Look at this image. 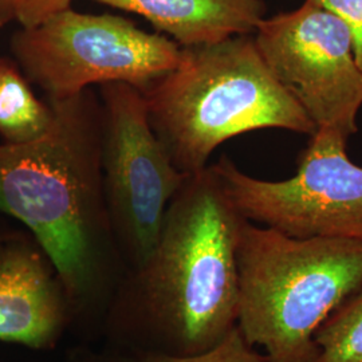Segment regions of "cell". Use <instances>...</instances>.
<instances>
[{"label": "cell", "mask_w": 362, "mask_h": 362, "mask_svg": "<svg viewBox=\"0 0 362 362\" xmlns=\"http://www.w3.org/2000/svg\"><path fill=\"white\" fill-rule=\"evenodd\" d=\"M338 16L349 31L356 61L362 71V0H311Z\"/></svg>", "instance_id": "obj_14"}, {"label": "cell", "mask_w": 362, "mask_h": 362, "mask_svg": "<svg viewBox=\"0 0 362 362\" xmlns=\"http://www.w3.org/2000/svg\"><path fill=\"white\" fill-rule=\"evenodd\" d=\"M314 362H362V282L321 325Z\"/></svg>", "instance_id": "obj_13"}, {"label": "cell", "mask_w": 362, "mask_h": 362, "mask_svg": "<svg viewBox=\"0 0 362 362\" xmlns=\"http://www.w3.org/2000/svg\"><path fill=\"white\" fill-rule=\"evenodd\" d=\"M54 112L34 94L11 58H0V137L3 143L38 140L52 127Z\"/></svg>", "instance_id": "obj_11"}, {"label": "cell", "mask_w": 362, "mask_h": 362, "mask_svg": "<svg viewBox=\"0 0 362 362\" xmlns=\"http://www.w3.org/2000/svg\"><path fill=\"white\" fill-rule=\"evenodd\" d=\"M252 37L272 76L315 129L346 141L357 133L362 71L338 16L305 0L293 11L262 19Z\"/></svg>", "instance_id": "obj_8"}, {"label": "cell", "mask_w": 362, "mask_h": 362, "mask_svg": "<svg viewBox=\"0 0 362 362\" xmlns=\"http://www.w3.org/2000/svg\"><path fill=\"white\" fill-rule=\"evenodd\" d=\"M105 200L128 272L153 251L165 211L188 175L176 168L151 127L144 94L124 82L100 86Z\"/></svg>", "instance_id": "obj_6"}, {"label": "cell", "mask_w": 362, "mask_h": 362, "mask_svg": "<svg viewBox=\"0 0 362 362\" xmlns=\"http://www.w3.org/2000/svg\"><path fill=\"white\" fill-rule=\"evenodd\" d=\"M145 18L180 47L254 34L266 18L263 0H94Z\"/></svg>", "instance_id": "obj_10"}, {"label": "cell", "mask_w": 362, "mask_h": 362, "mask_svg": "<svg viewBox=\"0 0 362 362\" xmlns=\"http://www.w3.org/2000/svg\"><path fill=\"white\" fill-rule=\"evenodd\" d=\"M71 327L65 286L28 233L0 239V342L52 350Z\"/></svg>", "instance_id": "obj_9"}, {"label": "cell", "mask_w": 362, "mask_h": 362, "mask_svg": "<svg viewBox=\"0 0 362 362\" xmlns=\"http://www.w3.org/2000/svg\"><path fill=\"white\" fill-rule=\"evenodd\" d=\"M143 94L152 129L185 175L207 168L219 145L248 132L317 130L272 76L252 34L181 47L175 69Z\"/></svg>", "instance_id": "obj_3"}, {"label": "cell", "mask_w": 362, "mask_h": 362, "mask_svg": "<svg viewBox=\"0 0 362 362\" xmlns=\"http://www.w3.org/2000/svg\"><path fill=\"white\" fill-rule=\"evenodd\" d=\"M73 0H13V22L28 28L71 6Z\"/></svg>", "instance_id": "obj_15"}, {"label": "cell", "mask_w": 362, "mask_h": 362, "mask_svg": "<svg viewBox=\"0 0 362 362\" xmlns=\"http://www.w3.org/2000/svg\"><path fill=\"white\" fill-rule=\"evenodd\" d=\"M15 64L47 101L65 100L93 85L124 82L144 93L180 59L172 39L146 33L113 13L71 7L34 27H19L10 40Z\"/></svg>", "instance_id": "obj_5"}, {"label": "cell", "mask_w": 362, "mask_h": 362, "mask_svg": "<svg viewBox=\"0 0 362 362\" xmlns=\"http://www.w3.org/2000/svg\"><path fill=\"white\" fill-rule=\"evenodd\" d=\"M346 140L317 130L286 180L255 179L223 156L212 169L235 207L251 223L287 236L362 242V165L346 153Z\"/></svg>", "instance_id": "obj_7"}, {"label": "cell", "mask_w": 362, "mask_h": 362, "mask_svg": "<svg viewBox=\"0 0 362 362\" xmlns=\"http://www.w3.org/2000/svg\"><path fill=\"white\" fill-rule=\"evenodd\" d=\"M238 329L269 362H314L315 334L362 282V242L287 236L247 220L238 246Z\"/></svg>", "instance_id": "obj_4"}, {"label": "cell", "mask_w": 362, "mask_h": 362, "mask_svg": "<svg viewBox=\"0 0 362 362\" xmlns=\"http://www.w3.org/2000/svg\"><path fill=\"white\" fill-rule=\"evenodd\" d=\"M246 218L211 165L170 200L153 251L127 272L105 317L104 344L192 356L238 324V246Z\"/></svg>", "instance_id": "obj_2"}, {"label": "cell", "mask_w": 362, "mask_h": 362, "mask_svg": "<svg viewBox=\"0 0 362 362\" xmlns=\"http://www.w3.org/2000/svg\"><path fill=\"white\" fill-rule=\"evenodd\" d=\"M13 0H0V27L13 22Z\"/></svg>", "instance_id": "obj_16"}, {"label": "cell", "mask_w": 362, "mask_h": 362, "mask_svg": "<svg viewBox=\"0 0 362 362\" xmlns=\"http://www.w3.org/2000/svg\"><path fill=\"white\" fill-rule=\"evenodd\" d=\"M47 103L54 119L46 134L0 144V212L47 254L65 286L70 330L93 344L128 272L105 200L101 103L90 88Z\"/></svg>", "instance_id": "obj_1"}, {"label": "cell", "mask_w": 362, "mask_h": 362, "mask_svg": "<svg viewBox=\"0 0 362 362\" xmlns=\"http://www.w3.org/2000/svg\"><path fill=\"white\" fill-rule=\"evenodd\" d=\"M67 362H269L264 354L254 350L238 326L212 349L192 356H175L144 350L124 349L104 344L94 348L79 344L67 350Z\"/></svg>", "instance_id": "obj_12"}, {"label": "cell", "mask_w": 362, "mask_h": 362, "mask_svg": "<svg viewBox=\"0 0 362 362\" xmlns=\"http://www.w3.org/2000/svg\"><path fill=\"white\" fill-rule=\"evenodd\" d=\"M8 230H10V228H7V227H0V239L6 235V233H7Z\"/></svg>", "instance_id": "obj_17"}]
</instances>
